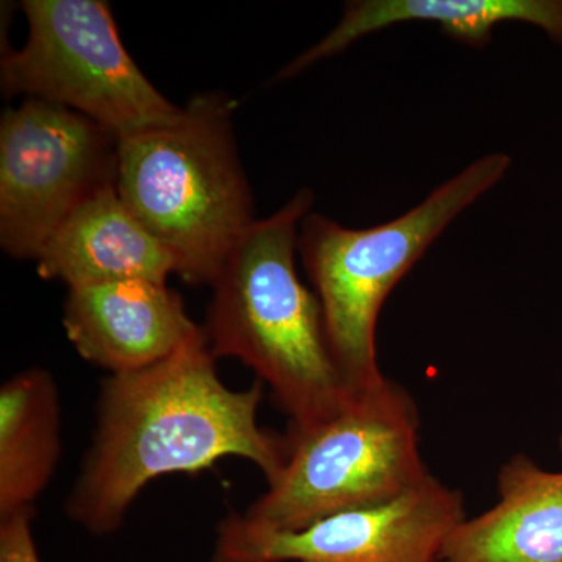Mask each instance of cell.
<instances>
[{
  "instance_id": "obj_4",
  "label": "cell",
  "mask_w": 562,
  "mask_h": 562,
  "mask_svg": "<svg viewBox=\"0 0 562 562\" xmlns=\"http://www.w3.org/2000/svg\"><path fill=\"white\" fill-rule=\"evenodd\" d=\"M512 157L484 155L443 181L408 213L371 228H347L310 213L299 254L324 310L333 360L350 391L384 379L376 362V322L384 302L446 228L505 179Z\"/></svg>"
},
{
  "instance_id": "obj_11",
  "label": "cell",
  "mask_w": 562,
  "mask_h": 562,
  "mask_svg": "<svg viewBox=\"0 0 562 562\" xmlns=\"http://www.w3.org/2000/svg\"><path fill=\"white\" fill-rule=\"evenodd\" d=\"M498 497L450 532L439 562H562V472L517 454L498 473Z\"/></svg>"
},
{
  "instance_id": "obj_8",
  "label": "cell",
  "mask_w": 562,
  "mask_h": 562,
  "mask_svg": "<svg viewBox=\"0 0 562 562\" xmlns=\"http://www.w3.org/2000/svg\"><path fill=\"white\" fill-rule=\"evenodd\" d=\"M464 519L460 492L428 473L397 497L301 531L261 530L233 513L217 528L213 562H439Z\"/></svg>"
},
{
  "instance_id": "obj_5",
  "label": "cell",
  "mask_w": 562,
  "mask_h": 562,
  "mask_svg": "<svg viewBox=\"0 0 562 562\" xmlns=\"http://www.w3.org/2000/svg\"><path fill=\"white\" fill-rule=\"evenodd\" d=\"M419 427L412 395L387 376L351 392L327 419L290 428L283 468L243 519L261 530L301 531L333 514L397 497L430 473Z\"/></svg>"
},
{
  "instance_id": "obj_13",
  "label": "cell",
  "mask_w": 562,
  "mask_h": 562,
  "mask_svg": "<svg viewBox=\"0 0 562 562\" xmlns=\"http://www.w3.org/2000/svg\"><path fill=\"white\" fill-rule=\"evenodd\" d=\"M60 395L54 376L32 368L0 390V517L35 508L61 453Z\"/></svg>"
},
{
  "instance_id": "obj_3",
  "label": "cell",
  "mask_w": 562,
  "mask_h": 562,
  "mask_svg": "<svg viewBox=\"0 0 562 562\" xmlns=\"http://www.w3.org/2000/svg\"><path fill=\"white\" fill-rule=\"evenodd\" d=\"M235 103L195 95L169 124L122 136L117 192L190 284H213L254 224V199L233 135Z\"/></svg>"
},
{
  "instance_id": "obj_14",
  "label": "cell",
  "mask_w": 562,
  "mask_h": 562,
  "mask_svg": "<svg viewBox=\"0 0 562 562\" xmlns=\"http://www.w3.org/2000/svg\"><path fill=\"white\" fill-rule=\"evenodd\" d=\"M32 524L33 509L0 517V562H41Z\"/></svg>"
},
{
  "instance_id": "obj_9",
  "label": "cell",
  "mask_w": 562,
  "mask_h": 562,
  "mask_svg": "<svg viewBox=\"0 0 562 562\" xmlns=\"http://www.w3.org/2000/svg\"><path fill=\"white\" fill-rule=\"evenodd\" d=\"M63 325L80 357L110 373L157 364L202 330L179 292L154 280L69 288Z\"/></svg>"
},
{
  "instance_id": "obj_12",
  "label": "cell",
  "mask_w": 562,
  "mask_h": 562,
  "mask_svg": "<svg viewBox=\"0 0 562 562\" xmlns=\"http://www.w3.org/2000/svg\"><path fill=\"white\" fill-rule=\"evenodd\" d=\"M416 21L435 22L443 35L479 49L505 22L536 25L562 44V0H353L344 7L338 25L281 69L277 79H291L371 33Z\"/></svg>"
},
{
  "instance_id": "obj_2",
  "label": "cell",
  "mask_w": 562,
  "mask_h": 562,
  "mask_svg": "<svg viewBox=\"0 0 562 562\" xmlns=\"http://www.w3.org/2000/svg\"><path fill=\"white\" fill-rule=\"evenodd\" d=\"M313 203V192L303 188L243 233L211 284L203 327L213 357L249 366L291 427L327 419L353 392L333 360L319 297L295 268L301 225Z\"/></svg>"
},
{
  "instance_id": "obj_7",
  "label": "cell",
  "mask_w": 562,
  "mask_h": 562,
  "mask_svg": "<svg viewBox=\"0 0 562 562\" xmlns=\"http://www.w3.org/2000/svg\"><path fill=\"white\" fill-rule=\"evenodd\" d=\"M120 138L101 124L25 99L0 121V246L36 260L81 203L116 184Z\"/></svg>"
},
{
  "instance_id": "obj_10",
  "label": "cell",
  "mask_w": 562,
  "mask_h": 562,
  "mask_svg": "<svg viewBox=\"0 0 562 562\" xmlns=\"http://www.w3.org/2000/svg\"><path fill=\"white\" fill-rule=\"evenodd\" d=\"M36 271L68 288L154 280L177 273L176 258L122 201L116 184L95 192L44 244Z\"/></svg>"
},
{
  "instance_id": "obj_15",
  "label": "cell",
  "mask_w": 562,
  "mask_h": 562,
  "mask_svg": "<svg viewBox=\"0 0 562 562\" xmlns=\"http://www.w3.org/2000/svg\"><path fill=\"white\" fill-rule=\"evenodd\" d=\"M560 447H561V452H562V432H561V439H560Z\"/></svg>"
},
{
  "instance_id": "obj_1",
  "label": "cell",
  "mask_w": 562,
  "mask_h": 562,
  "mask_svg": "<svg viewBox=\"0 0 562 562\" xmlns=\"http://www.w3.org/2000/svg\"><path fill=\"white\" fill-rule=\"evenodd\" d=\"M203 328L171 357L102 384L94 438L66 513L94 536L120 530L140 491L171 473H198L228 457L254 462L271 483L286 436L258 424L265 384L233 391L220 379Z\"/></svg>"
},
{
  "instance_id": "obj_6",
  "label": "cell",
  "mask_w": 562,
  "mask_h": 562,
  "mask_svg": "<svg viewBox=\"0 0 562 562\" xmlns=\"http://www.w3.org/2000/svg\"><path fill=\"white\" fill-rule=\"evenodd\" d=\"M29 35L2 52L7 98L25 95L65 106L122 136L169 124L183 113L162 95L122 43L101 0H25Z\"/></svg>"
}]
</instances>
